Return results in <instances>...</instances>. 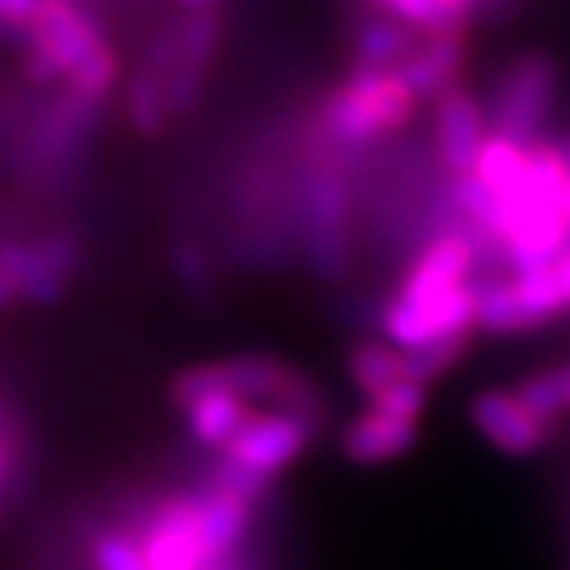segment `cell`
Listing matches in <instances>:
<instances>
[{"label":"cell","instance_id":"6da1fadb","mask_svg":"<svg viewBox=\"0 0 570 570\" xmlns=\"http://www.w3.org/2000/svg\"><path fill=\"white\" fill-rule=\"evenodd\" d=\"M419 108L422 99L396 70L348 67L346 77L330 86L324 99L311 108L305 130L346 153H365L409 130Z\"/></svg>","mask_w":570,"mask_h":570},{"label":"cell","instance_id":"7a4b0ae2","mask_svg":"<svg viewBox=\"0 0 570 570\" xmlns=\"http://www.w3.org/2000/svg\"><path fill=\"white\" fill-rule=\"evenodd\" d=\"M558 89H561V70L551 55L523 51L510 58L485 99L491 134L523 146L542 140L558 102Z\"/></svg>","mask_w":570,"mask_h":570},{"label":"cell","instance_id":"3957f363","mask_svg":"<svg viewBox=\"0 0 570 570\" xmlns=\"http://www.w3.org/2000/svg\"><path fill=\"white\" fill-rule=\"evenodd\" d=\"M317 431L321 428L311 425L302 415L254 406L245 428L232 438V444L219 456H228L232 463L250 469L254 475L276 482V475L305 453Z\"/></svg>","mask_w":570,"mask_h":570},{"label":"cell","instance_id":"277c9868","mask_svg":"<svg viewBox=\"0 0 570 570\" xmlns=\"http://www.w3.org/2000/svg\"><path fill=\"white\" fill-rule=\"evenodd\" d=\"M489 137L485 99H479L463 82L431 102V153L438 156L448 178L472 175Z\"/></svg>","mask_w":570,"mask_h":570},{"label":"cell","instance_id":"5b68a950","mask_svg":"<svg viewBox=\"0 0 570 570\" xmlns=\"http://www.w3.org/2000/svg\"><path fill=\"white\" fill-rule=\"evenodd\" d=\"M469 415L491 448H498L508 456L542 453L558 434V428L542 422L517 393H508V390H482L479 396H472Z\"/></svg>","mask_w":570,"mask_h":570},{"label":"cell","instance_id":"8992f818","mask_svg":"<svg viewBox=\"0 0 570 570\" xmlns=\"http://www.w3.org/2000/svg\"><path fill=\"white\" fill-rule=\"evenodd\" d=\"M466 61V32H441V36H422V41L415 45V51L396 67V73L422 99V105H431L438 96H444L448 89L460 86Z\"/></svg>","mask_w":570,"mask_h":570},{"label":"cell","instance_id":"52a82bcc","mask_svg":"<svg viewBox=\"0 0 570 570\" xmlns=\"http://www.w3.org/2000/svg\"><path fill=\"white\" fill-rule=\"evenodd\" d=\"M415 438H419V422L365 406V412L343 431V453L358 466H377L412 450Z\"/></svg>","mask_w":570,"mask_h":570},{"label":"cell","instance_id":"ba28073f","mask_svg":"<svg viewBox=\"0 0 570 570\" xmlns=\"http://www.w3.org/2000/svg\"><path fill=\"white\" fill-rule=\"evenodd\" d=\"M419 41H422V36L412 26L374 7L367 17L355 22L352 45H348V67L396 70L415 51Z\"/></svg>","mask_w":570,"mask_h":570},{"label":"cell","instance_id":"9c48e42d","mask_svg":"<svg viewBox=\"0 0 570 570\" xmlns=\"http://www.w3.org/2000/svg\"><path fill=\"white\" fill-rule=\"evenodd\" d=\"M530 146L508 140L491 134L489 142L482 146V156L475 163V178L489 187L501 204V228H504V213L527 200L530 190Z\"/></svg>","mask_w":570,"mask_h":570},{"label":"cell","instance_id":"30bf717a","mask_svg":"<svg viewBox=\"0 0 570 570\" xmlns=\"http://www.w3.org/2000/svg\"><path fill=\"white\" fill-rule=\"evenodd\" d=\"M250 409L254 406L242 396L213 390V393H206L197 403L184 409V422H187V431H190L197 448L209 450V453H223L232 444V438L245 428Z\"/></svg>","mask_w":570,"mask_h":570},{"label":"cell","instance_id":"8fae6325","mask_svg":"<svg viewBox=\"0 0 570 570\" xmlns=\"http://www.w3.org/2000/svg\"><path fill=\"white\" fill-rule=\"evenodd\" d=\"M124 118L140 137H163L175 124V115L168 108L165 77L149 67H134V73L124 82Z\"/></svg>","mask_w":570,"mask_h":570},{"label":"cell","instance_id":"7c38bea8","mask_svg":"<svg viewBox=\"0 0 570 570\" xmlns=\"http://www.w3.org/2000/svg\"><path fill=\"white\" fill-rule=\"evenodd\" d=\"M348 374H352V384L358 387V393L365 400H374L381 390L393 387L396 381L406 377L403 348H396L387 340H365L348 355Z\"/></svg>","mask_w":570,"mask_h":570},{"label":"cell","instance_id":"4fadbf2b","mask_svg":"<svg viewBox=\"0 0 570 570\" xmlns=\"http://www.w3.org/2000/svg\"><path fill=\"white\" fill-rule=\"evenodd\" d=\"M472 336L475 330L469 333H450V336H441V340H431L425 346L403 348V367H406V377L419 381V384H431L438 377H444L448 371L463 362V355L472 346Z\"/></svg>","mask_w":570,"mask_h":570},{"label":"cell","instance_id":"5bb4252c","mask_svg":"<svg viewBox=\"0 0 570 570\" xmlns=\"http://www.w3.org/2000/svg\"><path fill=\"white\" fill-rule=\"evenodd\" d=\"M171 266L175 276L181 279L184 288L197 298H213L216 295V266L206 247L197 238H181L171 250Z\"/></svg>","mask_w":570,"mask_h":570},{"label":"cell","instance_id":"9a60e30c","mask_svg":"<svg viewBox=\"0 0 570 570\" xmlns=\"http://www.w3.org/2000/svg\"><path fill=\"white\" fill-rule=\"evenodd\" d=\"M513 393H517L542 422L561 428V419L568 415V403H564V390H561V381H558L554 367L527 377Z\"/></svg>","mask_w":570,"mask_h":570},{"label":"cell","instance_id":"2e32d148","mask_svg":"<svg viewBox=\"0 0 570 570\" xmlns=\"http://www.w3.org/2000/svg\"><path fill=\"white\" fill-rule=\"evenodd\" d=\"M89 558L96 570H149L140 546L121 530H102L89 542Z\"/></svg>","mask_w":570,"mask_h":570},{"label":"cell","instance_id":"e0dca14e","mask_svg":"<svg viewBox=\"0 0 570 570\" xmlns=\"http://www.w3.org/2000/svg\"><path fill=\"white\" fill-rule=\"evenodd\" d=\"M20 444H10L0 438V494L10 489V482L20 475Z\"/></svg>","mask_w":570,"mask_h":570},{"label":"cell","instance_id":"ac0fdd59","mask_svg":"<svg viewBox=\"0 0 570 570\" xmlns=\"http://www.w3.org/2000/svg\"><path fill=\"white\" fill-rule=\"evenodd\" d=\"M20 302V292H17V285H13V279L0 269V307H10Z\"/></svg>","mask_w":570,"mask_h":570},{"label":"cell","instance_id":"d6986e66","mask_svg":"<svg viewBox=\"0 0 570 570\" xmlns=\"http://www.w3.org/2000/svg\"><path fill=\"white\" fill-rule=\"evenodd\" d=\"M181 13H190V10H209V7H219V0H171Z\"/></svg>","mask_w":570,"mask_h":570},{"label":"cell","instance_id":"ffe728a7","mask_svg":"<svg viewBox=\"0 0 570 570\" xmlns=\"http://www.w3.org/2000/svg\"><path fill=\"white\" fill-rule=\"evenodd\" d=\"M554 374H558V381H561V390H564V403H568V412H570V358L568 362H561V365H554Z\"/></svg>","mask_w":570,"mask_h":570},{"label":"cell","instance_id":"44dd1931","mask_svg":"<svg viewBox=\"0 0 570 570\" xmlns=\"http://www.w3.org/2000/svg\"><path fill=\"white\" fill-rule=\"evenodd\" d=\"M568 213H570V184H568Z\"/></svg>","mask_w":570,"mask_h":570},{"label":"cell","instance_id":"7402d4cb","mask_svg":"<svg viewBox=\"0 0 570 570\" xmlns=\"http://www.w3.org/2000/svg\"><path fill=\"white\" fill-rule=\"evenodd\" d=\"M564 149H568V159H570V142H568V146H564Z\"/></svg>","mask_w":570,"mask_h":570},{"label":"cell","instance_id":"603a6c76","mask_svg":"<svg viewBox=\"0 0 570 570\" xmlns=\"http://www.w3.org/2000/svg\"><path fill=\"white\" fill-rule=\"evenodd\" d=\"M371 3H381V0H371Z\"/></svg>","mask_w":570,"mask_h":570}]
</instances>
